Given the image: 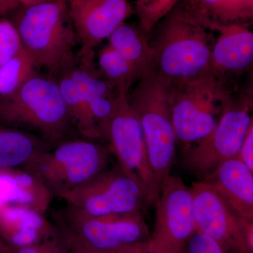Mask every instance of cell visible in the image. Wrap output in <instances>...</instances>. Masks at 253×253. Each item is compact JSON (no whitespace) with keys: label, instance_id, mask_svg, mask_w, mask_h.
Returning <instances> with one entry per match:
<instances>
[{"label":"cell","instance_id":"obj_1","mask_svg":"<svg viewBox=\"0 0 253 253\" xmlns=\"http://www.w3.org/2000/svg\"><path fill=\"white\" fill-rule=\"evenodd\" d=\"M214 33L186 3L176 4L150 33L151 65L174 85L212 72Z\"/></svg>","mask_w":253,"mask_h":253},{"label":"cell","instance_id":"obj_2","mask_svg":"<svg viewBox=\"0 0 253 253\" xmlns=\"http://www.w3.org/2000/svg\"><path fill=\"white\" fill-rule=\"evenodd\" d=\"M14 12L11 21L37 69L44 68L57 76L77 63L78 40L67 1L21 6Z\"/></svg>","mask_w":253,"mask_h":253},{"label":"cell","instance_id":"obj_3","mask_svg":"<svg viewBox=\"0 0 253 253\" xmlns=\"http://www.w3.org/2000/svg\"><path fill=\"white\" fill-rule=\"evenodd\" d=\"M172 86L151 65L127 94L140 121L150 166L160 191L171 174L177 144L171 116Z\"/></svg>","mask_w":253,"mask_h":253},{"label":"cell","instance_id":"obj_4","mask_svg":"<svg viewBox=\"0 0 253 253\" xmlns=\"http://www.w3.org/2000/svg\"><path fill=\"white\" fill-rule=\"evenodd\" d=\"M0 124L33 133L53 146L73 129L57 81L39 74L0 97Z\"/></svg>","mask_w":253,"mask_h":253},{"label":"cell","instance_id":"obj_5","mask_svg":"<svg viewBox=\"0 0 253 253\" xmlns=\"http://www.w3.org/2000/svg\"><path fill=\"white\" fill-rule=\"evenodd\" d=\"M53 224L62 244L104 253H122L149 246V226L143 213L92 216L68 206L55 211Z\"/></svg>","mask_w":253,"mask_h":253},{"label":"cell","instance_id":"obj_6","mask_svg":"<svg viewBox=\"0 0 253 253\" xmlns=\"http://www.w3.org/2000/svg\"><path fill=\"white\" fill-rule=\"evenodd\" d=\"M225 83L226 80L211 72L173 84L171 116L176 142L189 146L214 129L232 99Z\"/></svg>","mask_w":253,"mask_h":253},{"label":"cell","instance_id":"obj_7","mask_svg":"<svg viewBox=\"0 0 253 253\" xmlns=\"http://www.w3.org/2000/svg\"><path fill=\"white\" fill-rule=\"evenodd\" d=\"M109 161L107 148L94 141L66 139L22 169L41 181L53 197L61 199L107 169Z\"/></svg>","mask_w":253,"mask_h":253},{"label":"cell","instance_id":"obj_8","mask_svg":"<svg viewBox=\"0 0 253 253\" xmlns=\"http://www.w3.org/2000/svg\"><path fill=\"white\" fill-rule=\"evenodd\" d=\"M127 94L118 92L103 139L107 141L106 148L117 159L118 166L140 184L151 206L157 201L160 189L150 166L140 121L128 101Z\"/></svg>","mask_w":253,"mask_h":253},{"label":"cell","instance_id":"obj_9","mask_svg":"<svg viewBox=\"0 0 253 253\" xmlns=\"http://www.w3.org/2000/svg\"><path fill=\"white\" fill-rule=\"evenodd\" d=\"M252 106V96L250 95L240 101L231 99L214 129L201 141L186 148L183 164L200 180L211 174L221 163L237 157L253 123Z\"/></svg>","mask_w":253,"mask_h":253},{"label":"cell","instance_id":"obj_10","mask_svg":"<svg viewBox=\"0 0 253 253\" xmlns=\"http://www.w3.org/2000/svg\"><path fill=\"white\" fill-rule=\"evenodd\" d=\"M61 199L67 206L92 216L143 213L149 206L139 182L118 165L68 191Z\"/></svg>","mask_w":253,"mask_h":253},{"label":"cell","instance_id":"obj_11","mask_svg":"<svg viewBox=\"0 0 253 253\" xmlns=\"http://www.w3.org/2000/svg\"><path fill=\"white\" fill-rule=\"evenodd\" d=\"M154 205L156 217L149 253H184L196 232L191 187L179 176L170 174L163 183Z\"/></svg>","mask_w":253,"mask_h":253},{"label":"cell","instance_id":"obj_12","mask_svg":"<svg viewBox=\"0 0 253 253\" xmlns=\"http://www.w3.org/2000/svg\"><path fill=\"white\" fill-rule=\"evenodd\" d=\"M196 232L217 241L227 253H253V222L245 220L202 181L191 186Z\"/></svg>","mask_w":253,"mask_h":253},{"label":"cell","instance_id":"obj_13","mask_svg":"<svg viewBox=\"0 0 253 253\" xmlns=\"http://www.w3.org/2000/svg\"><path fill=\"white\" fill-rule=\"evenodd\" d=\"M68 6L83 63L94 62L95 48L133 12L128 0H69Z\"/></svg>","mask_w":253,"mask_h":253},{"label":"cell","instance_id":"obj_14","mask_svg":"<svg viewBox=\"0 0 253 253\" xmlns=\"http://www.w3.org/2000/svg\"><path fill=\"white\" fill-rule=\"evenodd\" d=\"M203 19V18H202ZM210 29L218 33L211 54V71L226 80L239 74L253 63V33L250 23L219 24L203 19Z\"/></svg>","mask_w":253,"mask_h":253},{"label":"cell","instance_id":"obj_15","mask_svg":"<svg viewBox=\"0 0 253 253\" xmlns=\"http://www.w3.org/2000/svg\"><path fill=\"white\" fill-rule=\"evenodd\" d=\"M0 237L11 250L45 241H61L54 224L44 214L9 204L0 205Z\"/></svg>","mask_w":253,"mask_h":253},{"label":"cell","instance_id":"obj_16","mask_svg":"<svg viewBox=\"0 0 253 253\" xmlns=\"http://www.w3.org/2000/svg\"><path fill=\"white\" fill-rule=\"evenodd\" d=\"M245 220L253 222V171L239 158L227 160L202 179Z\"/></svg>","mask_w":253,"mask_h":253},{"label":"cell","instance_id":"obj_17","mask_svg":"<svg viewBox=\"0 0 253 253\" xmlns=\"http://www.w3.org/2000/svg\"><path fill=\"white\" fill-rule=\"evenodd\" d=\"M68 70L90 108L103 139L106 126L116 108L118 91L103 77L95 62L78 61Z\"/></svg>","mask_w":253,"mask_h":253},{"label":"cell","instance_id":"obj_18","mask_svg":"<svg viewBox=\"0 0 253 253\" xmlns=\"http://www.w3.org/2000/svg\"><path fill=\"white\" fill-rule=\"evenodd\" d=\"M53 198L41 181L22 168L0 172V205H20L45 214Z\"/></svg>","mask_w":253,"mask_h":253},{"label":"cell","instance_id":"obj_19","mask_svg":"<svg viewBox=\"0 0 253 253\" xmlns=\"http://www.w3.org/2000/svg\"><path fill=\"white\" fill-rule=\"evenodd\" d=\"M51 147L41 136L0 124V172L24 168Z\"/></svg>","mask_w":253,"mask_h":253},{"label":"cell","instance_id":"obj_20","mask_svg":"<svg viewBox=\"0 0 253 253\" xmlns=\"http://www.w3.org/2000/svg\"><path fill=\"white\" fill-rule=\"evenodd\" d=\"M68 68L58 75L56 81L64 100L71 126L83 139L91 141L100 139L101 135L96 120Z\"/></svg>","mask_w":253,"mask_h":253},{"label":"cell","instance_id":"obj_21","mask_svg":"<svg viewBox=\"0 0 253 253\" xmlns=\"http://www.w3.org/2000/svg\"><path fill=\"white\" fill-rule=\"evenodd\" d=\"M149 34L140 25L123 23L108 38L109 44L126 61L141 73L152 63L153 52Z\"/></svg>","mask_w":253,"mask_h":253},{"label":"cell","instance_id":"obj_22","mask_svg":"<svg viewBox=\"0 0 253 253\" xmlns=\"http://www.w3.org/2000/svg\"><path fill=\"white\" fill-rule=\"evenodd\" d=\"M185 3L209 22L250 23L253 18V0H185Z\"/></svg>","mask_w":253,"mask_h":253},{"label":"cell","instance_id":"obj_23","mask_svg":"<svg viewBox=\"0 0 253 253\" xmlns=\"http://www.w3.org/2000/svg\"><path fill=\"white\" fill-rule=\"evenodd\" d=\"M98 66L103 77L112 84L118 92L129 93L131 86L144 73L126 61L109 44L100 50Z\"/></svg>","mask_w":253,"mask_h":253},{"label":"cell","instance_id":"obj_24","mask_svg":"<svg viewBox=\"0 0 253 253\" xmlns=\"http://www.w3.org/2000/svg\"><path fill=\"white\" fill-rule=\"evenodd\" d=\"M33 59L24 48L0 67V97L9 96L38 73Z\"/></svg>","mask_w":253,"mask_h":253},{"label":"cell","instance_id":"obj_25","mask_svg":"<svg viewBox=\"0 0 253 253\" xmlns=\"http://www.w3.org/2000/svg\"><path fill=\"white\" fill-rule=\"evenodd\" d=\"M179 0H136L135 11L139 25L148 34L169 14Z\"/></svg>","mask_w":253,"mask_h":253},{"label":"cell","instance_id":"obj_26","mask_svg":"<svg viewBox=\"0 0 253 253\" xmlns=\"http://www.w3.org/2000/svg\"><path fill=\"white\" fill-rule=\"evenodd\" d=\"M23 48L21 38L14 23L0 18V67Z\"/></svg>","mask_w":253,"mask_h":253},{"label":"cell","instance_id":"obj_27","mask_svg":"<svg viewBox=\"0 0 253 253\" xmlns=\"http://www.w3.org/2000/svg\"><path fill=\"white\" fill-rule=\"evenodd\" d=\"M184 253H227L217 241L209 236L195 232L186 244Z\"/></svg>","mask_w":253,"mask_h":253},{"label":"cell","instance_id":"obj_28","mask_svg":"<svg viewBox=\"0 0 253 253\" xmlns=\"http://www.w3.org/2000/svg\"><path fill=\"white\" fill-rule=\"evenodd\" d=\"M11 253H68L59 241H49L12 250Z\"/></svg>","mask_w":253,"mask_h":253},{"label":"cell","instance_id":"obj_29","mask_svg":"<svg viewBox=\"0 0 253 253\" xmlns=\"http://www.w3.org/2000/svg\"><path fill=\"white\" fill-rule=\"evenodd\" d=\"M237 157L253 171V123L248 129Z\"/></svg>","mask_w":253,"mask_h":253},{"label":"cell","instance_id":"obj_30","mask_svg":"<svg viewBox=\"0 0 253 253\" xmlns=\"http://www.w3.org/2000/svg\"><path fill=\"white\" fill-rule=\"evenodd\" d=\"M19 6L20 0H0V17L12 14Z\"/></svg>","mask_w":253,"mask_h":253},{"label":"cell","instance_id":"obj_31","mask_svg":"<svg viewBox=\"0 0 253 253\" xmlns=\"http://www.w3.org/2000/svg\"><path fill=\"white\" fill-rule=\"evenodd\" d=\"M65 247L68 250V253H104L76 244L66 245Z\"/></svg>","mask_w":253,"mask_h":253},{"label":"cell","instance_id":"obj_32","mask_svg":"<svg viewBox=\"0 0 253 253\" xmlns=\"http://www.w3.org/2000/svg\"><path fill=\"white\" fill-rule=\"evenodd\" d=\"M47 2L46 0H20L21 6H31V5H35L41 4V3Z\"/></svg>","mask_w":253,"mask_h":253},{"label":"cell","instance_id":"obj_33","mask_svg":"<svg viewBox=\"0 0 253 253\" xmlns=\"http://www.w3.org/2000/svg\"><path fill=\"white\" fill-rule=\"evenodd\" d=\"M12 250L8 247L0 237V253H11Z\"/></svg>","mask_w":253,"mask_h":253},{"label":"cell","instance_id":"obj_34","mask_svg":"<svg viewBox=\"0 0 253 253\" xmlns=\"http://www.w3.org/2000/svg\"><path fill=\"white\" fill-rule=\"evenodd\" d=\"M47 1H67V0H46Z\"/></svg>","mask_w":253,"mask_h":253},{"label":"cell","instance_id":"obj_35","mask_svg":"<svg viewBox=\"0 0 253 253\" xmlns=\"http://www.w3.org/2000/svg\"><path fill=\"white\" fill-rule=\"evenodd\" d=\"M69 1V0H67V1Z\"/></svg>","mask_w":253,"mask_h":253}]
</instances>
